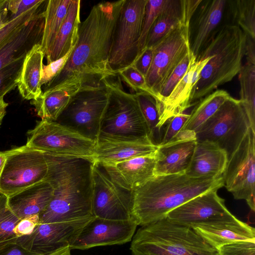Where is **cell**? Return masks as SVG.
<instances>
[{
  "mask_svg": "<svg viewBox=\"0 0 255 255\" xmlns=\"http://www.w3.org/2000/svg\"><path fill=\"white\" fill-rule=\"evenodd\" d=\"M124 0L95 4L81 22L76 44L65 66L44 91L73 82L82 84L115 76L109 59L114 30Z\"/></svg>",
  "mask_w": 255,
  "mask_h": 255,
  "instance_id": "1",
  "label": "cell"
},
{
  "mask_svg": "<svg viewBox=\"0 0 255 255\" xmlns=\"http://www.w3.org/2000/svg\"><path fill=\"white\" fill-rule=\"evenodd\" d=\"M48 170L44 181L53 188L52 198L39 215V223L94 217L93 167L95 161L43 152Z\"/></svg>",
  "mask_w": 255,
  "mask_h": 255,
  "instance_id": "2",
  "label": "cell"
},
{
  "mask_svg": "<svg viewBox=\"0 0 255 255\" xmlns=\"http://www.w3.org/2000/svg\"><path fill=\"white\" fill-rule=\"evenodd\" d=\"M223 186L222 176H154L132 192V219L140 226L166 219L169 212L190 199Z\"/></svg>",
  "mask_w": 255,
  "mask_h": 255,
  "instance_id": "3",
  "label": "cell"
},
{
  "mask_svg": "<svg viewBox=\"0 0 255 255\" xmlns=\"http://www.w3.org/2000/svg\"><path fill=\"white\" fill-rule=\"evenodd\" d=\"M246 40V34L235 24H226L215 31L196 60L211 57L193 91L192 105L239 74Z\"/></svg>",
  "mask_w": 255,
  "mask_h": 255,
  "instance_id": "4",
  "label": "cell"
},
{
  "mask_svg": "<svg viewBox=\"0 0 255 255\" xmlns=\"http://www.w3.org/2000/svg\"><path fill=\"white\" fill-rule=\"evenodd\" d=\"M130 250L131 255H219L193 228L167 218L141 226Z\"/></svg>",
  "mask_w": 255,
  "mask_h": 255,
  "instance_id": "5",
  "label": "cell"
},
{
  "mask_svg": "<svg viewBox=\"0 0 255 255\" xmlns=\"http://www.w3.org/2000/svg\"><path fill=\"white\" fill-rule=\"evenodd\" d=\"M103 80L108 88L109 97L98 138L152 142L135 94L125 91L118 74Z\"/></svg>",
  "mask_w": 255,
  "mask_h": 255,
  "instance_id": "6",
  "label": "cell"
},
{
  "mask_svg": "<svg viewBox=\"0 0 255 255\" xmlns=\"http://www.w3.org/2000/svg\"><path fill=\"white\" fill-rule=\"evenodd\" d=\"M109 97L103 79L83 83L55 122L96 142Z\"/></svg>",
  "mask_w": 255,
  "mask_h": 255,
  "instance_id": "7",
  "label": "cell"
},
{
  "mask_svg": "<svg viewBox=\"0 0 255 255\" xmlns=\"http://www.w3.org/2000/svg\"><path fill=\"white\" fill-rule=\"evenodd\" d=\"M147 0H124L114 30L109 59L110 70L114 75L132 65L138 55Z\"/></svg>",
  "mask_w": 255,
  "mask_h": 255,
  "instance_id": "8",
  "label": "cell"
},
{
  "mask_svg": "<svg viewBox=\"0 0 255 255\" xmlns=\"http://www.w3.org/2000/svg\"><path fill=\"white\" fill-rule=\"evenodd\" d=\"M250 128L241 101L231 97L196 131V139L216 144L229 159Z\"/></svg>",
  "mask_w": 255,
  "mask_h": 255,
  "instance_id": "9",
  "label": "cell"
},
{
  "mask_svg": "<svg viewBox=\"0 0 255 255\" xmlns=\"http://www.w3.org/2000/svg\"><path fill=\"white\" fill-rule=\"evenodd\" d=\"M192 16L181 13L179 25L152 47L153 57L145 79L155 98L173 71L191 50L189 27Z\"/></svg>",
  "mask_w": 255,
  "mask_h": 255,
  "instance_id": "10",
  "label": "cell"
},
{
  "mask_svg": "<svg viewBox=\"0 0 255 255\" xmlns=\"http://www.w3.org/2000/svg\"><path fill=\"white\" fill-rule=\"evenodd\" d=\"M26 145L52 154L95 161L96 142L54 121L42 120L27 132Z\"/></svg>",
  "mask_w": 255,
  "mask_h": 255,
  "instance_id": "11",
  "label": "cell"
},
{
  "mask_svg": "<svg viewBox=\"0 0 255 255\" xmlns=\"http://www.w3.org/2000/svg\"><path fill=\"white\" fill-rule=\"evenodd\" d=\"M6 159L0 176V193L7 197L43 181L48 166L43 151L26 144L3 151Z\"/></svg>",
  "mask_w": 255,
  "mask_h": 255,
  "instance_id": "12",
  "label": "cell"
},
{
  "mask_svg": "<svg viewBox=\"0 0 255 255\" xmlns=\"http://www.w3.org/2000/svg\"><path fill=\"white\" fill-rule=\"evenodd\" d=\"M224 186L237 200L255 210V132L250 128L228 159L222 175Z\"/></svg>",
  "mask_w": 255,
  "mask_h": 255,
  "instance_id": "13",
  "label": "cell"
},
{
  "mask_svg": "<svg viewBox=\"0 0 255 255\" xmlns=\"http://www.w3.org/2000/svg\"><path fill=\"white\" fill-rule=\"evenodd\" d=\"M93 180L94 216L110 220L131 219L132 192L115 182L104 167L96 161L93 167Z\"/></svg>",
  "mask_w": 255,
  "mask_h": 255,
  "instance_id": "14",
  "label": "cell"
},
{
  "mask_svg": "<svg viewBox=\"0 0 255 255\" xmlns=\"http://www.w3.org/2000/svg\"><path fill=\"white\" fill-rule=\"evenodd\" d=\"M94 217L39 223L31 234L18 238L16 244L27 250L44 255L64 247H70L84 226Z\"/></svg>",
  "mask_w": 255,
  "mask_h": 255,
  "instance_id": "15",
  "label": "cell"
},
{
  "mask_svg": "<svg viewBox=\"0 0 255 255\" xmlns=\"http://www.w3.org/2000/svg\"><path fill=\"white\" fill-rule=\"evenodd\" d=\"M137 224L133 219L118 220L94 217L70 245L71 250L123 245L131 241Z\"/></svg>",
  "mask_w": 255,
  "mask_h": 255,
  "instance_id": "16",
  "label": "cell"
},
{
  "mask_svg": "<svg viewBox=\"0 0 255 255\" xmlns=\"http://www.w3.org/2000/svg\"><path fill=\"white\" fill-rule=\"evenodd\" d=\"M215 189L196 196L169 212L166 218L186 226L219 219L232 213Z\"/></svg>",
  "mask_w": 255,
  "mask_h": 255,
  "instance_id": "17",
  "label": "cell"
},
{
  "mask_svg": "<svg viewBox=\"0 0 255 255\" xmlns=\"http://www.w3.org/2000/svg\"><path fill=\"white\" fill-rule=\"evenodd\" d=\"M211 246L219 250L236 242H255V229L232 214L191 227Z\"/></svg>",
  "mask_w": 255,
  "mask_h": 255,
  "instance_id": "18",
  "label": "cell"
},
{
  "mask_svg": "<svg viewBox=\"0 0 255 255\" xmlns=\"http://www.w3.org/2000/svg\"><path fill=\"white\" fill-rule=\"evenodd\" d=\"M44 10L40 8L0 47V70L22 57L40 44L44 25Z\"/></svg>",
  "mask_w": 255,
  "mask_h": 255,
  "instance_id": "19",
  "label": "cell"
},
{
  "mask_svg": "<svg viewBox=\"0 0 255 255\" xmlns=\"http://www.w3.org/2000/svg\"><path fill=\"white\" fill-rule=\"evenodd\" d=\"M225 0H203L189 27L190 49L196 60L220 23L227 5Z\"/></svg>",
  "mask_w": 255,
  "mask_h": 255,
  "instance_id": "20",
  "label": "cell"
},
{
  "mask_svg": "<svg viewBox=\"0 0 255 255\" xmlns=\"http://www.w3.org/2000/svg\"><path fill=\"white\" fill-rule=\"evenodd\" d=\"M154 155L136 157L112 165L101 164L115 182L133 192L154 176Z\"/></svg>",
  "mask_w": 255,
  "mask_h": 255,
  "instance_id": "21",
  "label": "cell"
},
{
  "mask_svg": "<svg viewBox=\"0 0 255 255\" xmlns=\"http://www.w3.org/2000/svg\"><path fill=\"white\" fill-rule=\"evenodd\" d=\"M157 147L148 141L98 138L95 148V161L102 165L115 164L136 157L154 155Z\"/></svg>",
  "mask_w": 255,
  "mask_h": 255,
  "instance_id": "22",
  "label": "cell"
},
{
  "mask_svg": "<svg viewBox=\"0 0 255 255\" xmlns=\"http://www.w3.org/2000/svg\"><path fill=\"white\" fill-rule=\"evenodd\" d=\"M196 142V139L177 140L158 146L154 155V175L185 173Z\"/></svg>",
  "mask_w": 255,
  "mask_h": 255,
  "instance_id": "23",
  "label": "cell"
},
{
  "mask_svg": "<svg viewBox=\"0 0 255 255\" xmlns=\"http://www.w3.org/2000/svg\"><path fill=\"white\" fill-rule=\"evenodd\" d=\"M53 191L49 183L41 181L8 197L7 204L20 219L40 215L50 203Z\"/></svg>",
  "mask_w": 255,
  "mask_h": 255,
  "instance_id": "24",
  "label": "cell"
},
{
  "mask_svg": "<svg viewBox=\"0 0 255 255\" xmlns=\"http://www.w3.org/2000/svg\"><path fill=\"white\" fill-rule=\"evenodd\" d=\"M228 161L226 152L216 144L197 142L185 174L193 178L222 176Z\"/></svg>",
  "mask_w": 255,
  "mask_h": 255,
  "instance_id": "25",
  "label": "cell"
},
{
  "mask_svg": "<svg viewBox=\"0 0 255 255\" xmlns=\"http://www.w3.org/2000/svg\"><path fill=\"white\" fill-rule=\"evenodd\" d=\"M82 85L81 82H73L46 90L30 103L42 120L55 122Z\"/></svg>",
  "mask_w": 255,
  "mask_h": 255,
  "instance_id": "26",
  "label": "cell"
},
{
  "mask_svg": "<svg viewBox=\"0 0 255 255\" xmlns=\"http://www.w3.org/2000/svg\"><path fill=\"white\" fill-rule=\"evenodd\" d=\"M81 0H71L67 13L48 55L47 64L66 55L75 47L80 21Z\"/></svg>",
  "mask_w": 255,
  "mask_h": 255,
  "instance_id": "27",
  "label": "cell"
},
{
  "mask_svg": "<svg viewBox=\"0 0 255 255\" xmlns=\"http://www.w3.org/2000/svg\"><path fill=\"white\" fill-rule=\"evenodd\" d=\"M44 56L40 44H37L24 58L17 86L19 94L25 100H35L42 93L41 80Z\"/></svg>",
  "mask_w": 255,
  "mask_h": 255,
  "instance_id": "28",
  "label": "cell"
},
{
  "mask_svg": "<svg viewBox=\"0 0 255 255\" xmlns=\"http://www.w3.org/2000/svg\"><path fill=\"white\" fill-rule=\"evenodd\" d=\"M71 0H47L44 10V25L40 43L45 57L48 55L67 13Z\"/></svg>",
  "mask_w": 255,
  "mask_h": 255,
  "instance_id": "29",
  "label": "cell"
},
{
  "mask_svg": "<svg viewBox=\"0 0 255 255\" xmlns=\"http://www.w3.org/2000/svg\"><path fill=\"white\" fill-rule=\"evenodd\" d=\"M231 96L224 90H216L197 102L180 130L196 131Z\"/></svg>",
  "mask_w": 255,
  "mask_h": 255,
  "instance_id": "30",
  "label": "cell"
},
{
  "mask_svg": "<svg viewBox=\"0 0 255 255\" xmlns=\"http://www.w3.org/2000/svg\"><path fill=\"white\" fill-rule=\"evenodd\" d=\"M181 18L180 0H168L151 26L145 47H152L180 24Z\"/></svg>",
  "mask_w": 255,
  "mask_h": 255,
  "instance_id": "31",
  "label": "cell"
},
{
  "mask_svg": "<svg viewBox=\"0 0 255 255\" xmlns=\"http://www.w3.org/2000/svg\"><path fill=\"white\" fill-rule=\"evenodd\" d=\"M240 101L247 116L250 128L255 132V65L246 63L239 73Z\"/></svg>",
  "mask_w": 255,
  "mask_h": 255,
  "instance_id": "32",
  "label": "cell"
},
{
  "mask_svg": "<svg viewBox=\"0 0 255 255\" xmlns=\"http://www.w3.org/2000/svg\"><path fill=\"white\" fill-rule=\"evenodd\" d=\"M20 220L8 207L7 197L0 193V254L17 244L13 229Z\"/></svg>",
  "mask_w": 255,
  "mask_h": 255,
  "instance_id": "33",
  "label": "cell"
},
{
  "mask_svg": "<svg viewBox=\"0 0 255 255\" xmlns=\"http://www.w3.org/2000/svg\"><path fill=\"white\" fill-rule=\"evenodd\" d=\"M134 94L147 126L150 140L154 144L158 146L160 133L158 127L159 115L156 99L146 92L140 91Z\"/></svg>",
  "mask_w": 255,
  "mask_h": 255,
  "instance_id": "34",
  "label": "cell"
},
{
  "mask_svg": "<svg viewBox=\"0 0 255 255\" xmlns=\"http://www.w3.org/2000/svg\"><path fill=\"white\" fill-rule=\"evenodd\" d=\"M229 2L233 21L247 35L255 39V0H235Z\"/></svg>",
  "mask_w": 255,
  "mask_h": 255,
  "instance_id": "35",
  "label": "cell"
},
{
  "mask_svg": "<svg viewBox=\"0 0 255 255\" xmlns=\"http://www.w3.org/2000/svg\"><path fill=\"white\" fill-rule=\"evenodd\" d=\"M167 0H147L142 30L138 43V55L144 49L148 32L156 19L166 5Z\"/></svg>",
  "mask_w": 255,
  "mask_h": 255,
  "instance_id": "36",
  "label": "cell"
},
{
  "mask_svg": "<svg viewBox=\"0 0 255 255\" xmlns=\"http://www.w3.org/2000/svg\"><path fill=\"white\" fill-rule=\"evenodd\" d=\"M25 57L9 63L0 70V98L17 86Z\"/></svg>",
  "mask_w": 255,
  "mask_h": 255,
  "instance_id": "37",
  "label": "cell"
},
{
  "mask_svg": "<svg viewBox=\"0 0 255 255\" xmlns=\"http://www.w3.org/2000/svg\"><path fill=\"white\" fill-rule=\"evenodd\" d=\"M194 57H195L190 50L174 69L161 87L155 97L157 103H160L169 96L174 87L186 73L192 60Z\"/></svg>",
  "mask_w": 255,
  "mask_h": 255,
  "instance_id": "38",
  "label": "cell"
},
{
  "mask_svg": "<svg viewBox=\"0 0 255 255\" xmlns=\"http://www.w3.org/2000/svg\"><path fill=\"white\" fill-rule=\"evenodd\" d=\"M135 93L143 91L152 95L148 87L145 78L133 67L129 66L117 74Z\"/></svg>",
  "mask_w": 255,
  "mask_h": 255,
  "instance_id": "39",
  "label": "cell"
},
{
  "mask_svg": "<svg viewBox=\"0 0 255 255\" xmlns=\"http://www.w3.org/2000/svg\"><path fill=\"white\" fill-rule=\"evenodd\" d=\"M42 5L37 6L25 12L18 17L11 19L5 26L0 30V47L12 34L39 11Z\"/></svg>",
  "mask_w": 255,
  "mask_h": 255,
  "instance_id": "40",
  "label": "cell"
},
{
  "mask_svg": "<svg viewBox=\"0 0 255 255\" xmlns=\"http://www.w3.org/2000/svg\"><path fill=\"white\" fill-rule=\"evenodd\" d=\"M189 116V114L183 113L169 119L161 130L158 146L164 145L170 142L180 131Z\"/></svg>",
  "mask_w": 255,
  "mask_h": 255,
  "instance_id": "41",
  "label": "cell"
},
{
  "mask_svg": "<svg viewBox=\"0 0 255 255\" xmlns=\"http://www.w3.org/2000/svg\"><path fill=\"white\" fill-rule=\"evenodd\" d=\"M219 255H255V242L244 241L222 247Z\"/></svg>",
  "mask_w": 255,
  "mask_h": 255,
  "instance_id": "42",
  "label": "cell"
},
{
  "mask_svg": "<svg viewBox=\"0 0 255 255\" xmlns=\"http://www.w3.org/2000/svg\"><path fill=\"white\" fill-rule=\"evenodd\" d=\"M72 51L69 52L64 57L52 62L46 65H43L41 80V86L46 85L50 82L62 69L69 57Z\"/></svg>",
  "mask_w": 255,
  "mask_h": 255,
  "instance_id": "43",
  "label": "cell"
},
{
  "mask_svg": "<svg viewBox=\"0 0 255 255\" xmlns=\"http://www.w3.org/2000/svg\"><path fill=\"white\" fill-rule=\"evenodd\" d=\"M45 0H8V8L10 12V19H13L25 12L43 3Z\"/></svg>",
  "mask_w": 255,
  "mask_h": 255,
  "instance_id": "44",
  "label": "cell"
},
{
  "mask_svg": "<svg viewBox=\"0 0 255 255\" xmlns=\"http://www.w3.org/2000/svg\"><path fill=\"white\" fill-rule=\"evenodd\" d=\"M39 215L20 219L13 229L14 233L17 238L30 235L39 224Z\"/></svg>",
  "mask_w": 255,
  "mask_h": 255,
  "instance_id": "45",
  "label": "cell"
},
{
  "mask_svg": "<svg viewBox=\"0 0 255 255\" xmlns=\"http://www.w3.org/2000/svg\"><path fill=\"white\" fill-rule=\"evenodd\" d=\"M152 57V47H145L139 53L132 65L145 78L151 66Z\"/></svg>",
  "mask_w": 255,
  "mask_h": 255,
  "instance_id": "46",
  "label": "cell"
},
{
  "mask_svg": "<svg viewBox=\"0 0 255 255\" xmlns=\"http://www.w3.org/2000/svg\"><path fill=\"white\" fill-rule=\"evenodd\" d=\"M246 35L245 56L247 63L255 65V39Z\"/></svg>",
  "mask_w": 255,
  "mask_h": 255,
  "instance_id": "47",
  "label": "cell"
},
{
  "mask_svg": "<svg viewBox=\"0 0 255 255\" xmlns=\"http://www.w3.org/2000/svg\"><path fill=\"white\" fill-rule=\"evenodd\" d=\"M8 0H0V30L11 20L8 15Z\"/></svg>",
  "mask_w": 255,
  "mask_h": 255,
  "instance_id": "48",
  "label": "cell"
},
{
  "mask_svg": "<svg viewBox=\"0 0 255 255\" xmlns=\"http://www.w3.org/2000/svg\"><path fill=\"white\" fill-rule=\"evenodd\" d=\"M0 255H44L27 250L18 245H15Z\"/></svg>",
  "mask_w": 255,
  "mask_h": 255,
  "instance_id": "49",
  "label": "cell"
},
{
  "mask_svg": "<svg viewBox=\"0 0 255 255\" xmlns=\"http://www.w3.org/2000/svg\"><path fill=\"white\" fill-rule=\"evenodd\" d=\"M71 250L69 247H66L45 255H71Z\"/></svg>",
  "mask_w": 255,
  "mask_h": 255,
  "instance_id": "50",
  "label": "cell"
},
{
  "mask_svg": "<svg viewBox=\"0 0 255 255\" xmlns=\"http://www.w3.org/2000/svg\"><path fill=\"white\" fill-rule=\"evenodd\" d=\"M8 103L5 102L3 97L0 98V126L2 123L3 118L6 114V109Z\"/></svg>",
  "mask_w": 255,
  "mask_h": 255,
  "instance_id": "51",
  "label": "cell"
},
{
  "mask_svg": "<svg viewBox=\"0 0 255 255\" xmlns=\"http://www.w3.org/2000/svg\"><path fill=\"white\" fill-rule=\"evenodd\" d=\"M6 157L3 151H0V176L2 173L4 163L5 162Z\"/></svg>",
  "mask_w": 255,
  "mask_h": 255,
  "instance_id": "52",
  "label": "cell"
}]
</instances>
